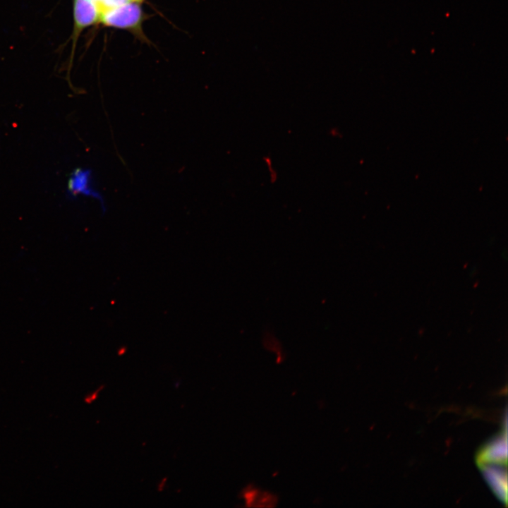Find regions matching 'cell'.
I'll list each match as a JSON object with an SVG mask.
<instances>
[{
    "instance_id": "obj_1",
    "label": "cell",
    "mask_w": 508,
    "mask_h": 508,
    "mask_svg": "<svg viewBox=\"0 0 508 508\" xmlns=\"http://www.w3.org/2000/svg\"><path fill=\"white\" fill-rule=\"evenodd\" d=\"M146 18L141 2L130 1L102 13L99 23L127 30L140 40H145L143 24Z\"/></svg>"
},
{
    "instance_id": "obj_2",
    "label": "cell",
    "mask_w": 508,
    "mask_h": 508,
    "mask_svg": "<svg viewBox=\"0 0 508 508\" xmlns=\"http://www.w3.org/2000/svg\"><path fill=\"white\" fill-rule=\"evenodd\" d=\"M99 18L100 11L95 0H73V30L71 38V64L80 35L86 28L98 23Z\"/></svg>"
},
{
    "instance_id": "obj_3",
    "label": "cell",
    "mask_w": 508,
    "mask_h": 508,
    "mask_svg": "<svg viewBox=\"0 0 508 508\" xmlns=\"http://www.w3.org/2000/svg\"><path fill=\"white\" fill-rule=\"evenodd\" d=\"M246 506L253 507H272L278 502L277 495L265 490H262L253 485H248L240 493Z\"/></svg>"
},
{
    "instance_id": "obj_4",
    "label": "cell",
    "mask_w": 508,
    "mask_h": 508,
    "mask_svg": "<svg viewBox=\"0 0 508 508\" xmlns=\"http://www.w3.org/2000/svg\"><path fill=\"white\" fill-rule=\"evenodd\" d=\"M507 438H498L482 452L480 456V462L495 461L503 462L507 460Z\"/></svg>"
},
{
    "instance_id": "obj_5",
    "label": "cell",
    "mask_w": 508,
    "mask_h": 508,
    "mask_svg": "<svg viewBox=\"0 0 508 508\" xmlns=\"http://www.w3.org/2000/svg\"><path fill=\"white\" fill-rule=\"evenodd\" d=\"M90 171L89 170H78L74 174V176H73L70 180V188L74 193L90 195L94 198L96 197L99 198L100 201H102L99 194H97L95 190H94L91 186H90Z\"/></svg>"
},
{
    "instance_id": "obj_6",
    "label": "cell",
    "mask_w": 508,
    "mask_h": 508,
    "mask_svg": "<svg viewBox=\"0 0 508 508\" xmlns=\"http://www.w3.org/2000/svg\"><path fill=\"white\" fill-rule=\"evenodd\" d=\"M483 472L497 495L506 502L507 483L506 477H503L502 472L488 467H485Z\"/></svg>"
},
{
    "instance_id": "obj_7",
    "label": "cell",
    "mask_w": 508,
    "mask_h": 508,
    "mask_svg": "<svg viewBox=\"0 0 508 508\" xmlns=\"http://www.w3.org/2000/svg\"><path fill=\"white\" fill-rule=\"evenodd\" d=\"M102 387H103L101 386L99 388H98L97 389H96V390H95V392H93L92 393L87 395V396L85 397V402H86V403H88V404H90V403H92L93 401H95V400L97 398L98 394H99V392L101 391V389H102Z\"/></svg>"
},
{
    "instance_id": "obj_8",
    "label": "cell",
    "mask_w": 508,
    "mask_h": 508,
    "mask_svg": "<svg viewBox=\"0 0 508 508\" xmlns=\"http://www.w3.org/2000/svg\"><path fill=\"white\" fill-rule=\"evenodd\" d=\"M131 1H140V2H142L143 0H131Z\"/></svg>"
}]
</instances>
